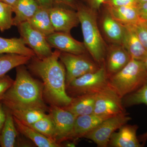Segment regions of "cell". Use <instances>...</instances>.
I'll use <instances>...</instances> for the list:
<instances>
[{"instance_id":"1","label":"cell","mask_w":147,"mask_h":147,"mask_svg":"<svg viewBox=\"0 0 147 147\" xmlns=\"http://www.w3.org/2000/svg\"><path fill=\"white\" fill-rule=\"evenodd\" d=\"M61 51L57 50L49 57L40 59L36 56L29 66L30 69L42 81L44 99L50 105L64 107L72 98L66 92L65 67L60 60Z\"/></svg>"},{"instance_id":"2","label":"cell","mask_w":147,"mask_h":147,"mask_svg":"<svg viewBox=\"0 0 147 147\" xmlns=\"http://www.w3.org/2000/svg\"><path fill=\"white\" fill-rule=\"evenodd\" d=\"M16 68V79L1 101L7 108H33L47 111L42 83L32 77L24 65Z\"/></svg>"},{"instance_id":"3","label":"cell","mask_w":147,"mask_h":147,"mask_svg":"<svg viewBox=\"0 0 147 147\" xmlns=\"http://www.w3.org/2000/svg\"><path fill=\"white\" fill-rule=\"evenodd\" d=\"M76 11L82 28L84 43L93 60L99 66H104L108 44L100 32L98 22V11L78 1Z\"/></svg>"},{"instance_id":"4","label":"cell","mask_w":147,"mask_h":147,"mask_svg":"<svg viewBox=\"0 0 147 147\" xmlns=\"http://www.w3.org/2000/svg\"><path fill=\"white\" fill-rule=\"evenodd\" d=\"M147 77L143 61L131 59L122 69L108 78L109 85L122 98L139 88Z\"/></svg>"},{"instance_id":"5","label":"cell","mask_w":147,"mask_h":147,"mask_svg":"<svg viewBox=\"0 0 147 147\" xmlns=\"http://www.w3.org/2000/svg\"><path fill=\"white\" fill-rule=\"evenodd\" d=\"M109 84L104 66L96 71L86 74L74 79L66 86V92L71 98L85 94H96Z\"/></svg>"},{"instance_id":"6","label":"cell","mask_w":147,"mask_h":147,"mask_svg":"<svg viewBox=\"0 0 147 147\" xmlns=\"http://www.w3.org/2000/svg\"><path fill=\"white\" fill-rule=\"evenodd\" d=\"M60 60L66 69V86L74 79L100 67L88 54L75 55L61 52Z\"/></svg>"},{"instance_id":"7","label":"cell","mask_w":147,"mask_h":147,"mask_svg":"<svg viewBox=\"0 0 147 147\" xmlns=\"http://www.w3.org/2000/svg\"><path fill=\"white\" fill-rule=\"evenodd\" d=\"M130 120L131 118L125 112L113 116L102 122L84 138L93 141L98 147H108L113 133Z\"/></svg>"},{"instance_id":"8","label":"cell","mask_w":147,"mask_h":147,"mask_svg":"<svg viewBox=\"0 0 147 147\" xmlns=\"http://www.w3.org/2000/svg\"><path fill=\"white\" fill-rule=\"evenodd\" d=\"M49 111L55 125V142L61 145L62 142L71 140L76 117L63 107L57 105H50Z\"/></svg>"},{"instance_id":"9","label":"cell","mask_w":147,"mask_h":147,"mask_svg":"<svg viewBox=\"0 0 147 147\" xmlns=\"http://www.w3.org/2000/svg\"><path fill=\"white\" fill-rule=\"evenodd\" d=\"M124 112L122 98L109 84L96 94L94 114L114 116Z\"/></svg>"},{"instance_id":"10","label":"cell","mask_w":147,"mask_h":147,"mask_svg":"<svg viewBox=\"0 0 147 147\" xmlns=\"http://www.w3.org/2000/svg\"><path fill=\"white\" fill-rule=\"evenodd\" d=\"M21 37L40 59L49 57L53 52L47 42L46 37L33 28L28 21L21 23L18 26Z\"/></svg>"},{"instance_id":"11","label":"cell","mask_w":147,"mask_h":147,"mask_svg":"<svg viewBox=\"0 0 147 147\" xmlns=\"http://www.w3.org/2000/svg\"><path fill=\"white\" fill-rule=\"evenodd\" d=\"M98 22L100 32L107 44L122 45L124 26L115 20L104 6L98 11Z\"/></svg>"},{"instance_id":"12","label":"cell","mask_w":147,"mask_h":147,"mask_svg":"<svg viewBox=\"0 0 147 147\" xmlns=\"http://www.w3.org/2000/svg\"><path fill=\"white\" fill-rule=\"evenodd\" d=\"M51 22L55 32L70 33L80 21L76 10L63 6L55 5L49 9Z\"/></svg>"},{"instance_id":"13","label":"cell","mask_w":147,"mask_h":147,"mask_svg":"<svg viewBox=\"0 0 147 147\" xmlns=\"http://www.w3.org/2000/svg\"><path fill=\"white\" fill-rule=\"evenodd\" d=\"M130 59L129 54L123 45L108 44L104 67L108 78L120 71Z\"/></svg>"},{"instance_id":"14","label":"cell","mask_w":147,"mask_h":147,"mask_svg":"<svg viewBox=\"0 0 147 147\" xmlns=\"http://www.w3.org/2000/svg\"><path fill=\"white\" fill-rule=\"evenodd\" d=\"M46 39L52 48L61 52L75 55L89 54L84 42L74 39L70 33L55 32L46 37Z\"/></svg>"},{"instance_id":"15","label":"cell","mask_w":147,"mask_h":147,"mask_svg":"<svg viewBox=\"0 0 147 147\" xmlns=\"http://www.w3.org/2000/svg\"><path fill=\"white\" fill-rule=\"evenodd\" d=\"M137 125H124L117 132L113 133L110 137L108 146L113 147H141L137 136Z\"/></svg>"},{"instance_id":"16","label":"cell","mask_w":147,"mask_h":147,"mask_svg":"<svg viewBox=\"0 0 147 147\" xmlns=\"http://www.w3.org/2000/svg\"><path fill=\"white\" fill-rule=\"evenodd\" d=\"M112 117L113 116L101 115L93 113L76 117L71 140L75 142L80 138H84L85 135L97 127L102 122Z\"/></svg>"},{"instance_id":"17","label":"cell","mask_w":147,"mask_h":147,"mask_svg":"<svg viewBox=\"0 0 147 147\" xmlns=\"http://www.w3.org/2000/svg\"><path fill=\"white\" fill-rule=\"evenodd\" d=\"M122 45L127 51L131 59L143 61L146 57L147 50L142 45L131 25L124 26Z\"/></svg>"},{"instance_id":"18","label":"cell","mask_w":147,"mask_h":147,"mask_svg":"<svg viewBox=\"0 0 147 147\" xmlns=\"http://www.w3.org/2000/svg\"><path fill=\"white\" fill-rule=\"evenodd\" d=\"M102 5L105 7L115 20L123 26L134 25L144 21L140 18L137 7H114L106 4Z\"/></svg>"},{"instance_id":"19","label":"cell","mask_w":147,"mask_h":147,"mask_svg":"<svg viewBox=\"0 0 147 147\" xmlns=\"http://www.w3.org/2000/svg\"><path fill=\"white\" fill-rule=\"evenodd\" d=\"M18 131L38 147H60L61 145L42 135L32 127L25 124L13 117Z\"/></svg>"},{"instance_id":"20","label":"cell","mask_w":147,"mask_h":147,"mask_svg":"<svg viewBox=\"0 0 147 147\" xmlns=\"http://www.w3.org/2000/svg\"><path fill=\"white\" fill-rule=\"evenodd\" d=\"M96 94H85L72 98L71 102L63 107L76 117L93 114L94 111Z\"/></svg>"},{"instance_id":"21","label":"cell","mask_w":147,"mask_h":147,"mask_svg":"<svg viewBox=\"0 0 147 147\" xmlns=\"http://www.w3.org/2000/svg\"><path fill=\"white\" fill-rule=\"evenodd\" d=\"M39 7L35 0H17L12 7L15 14L13 18V26H18L21 23L28 21Z\"/></svg>"},{"instance_id":"22","label":"cell","mask_w":147,"mask_h":147,"mask_svg":"<svg viewBox=\"0 0 147 147\" xmlns=\"http://www.w3.org/2000/svg\"><path fill=\"white\" fill-rule=\"evenodd\" d=\"M5 54H17L31 57L36 56L34 52L27 47L21 37L6 38L0 37V55Z\"/></svg>"},{"instance_id":"23","label":"cell","mask_w":147,"mask_h":147,"mask_svg":"<svg viewBox=\"0 0 147 147\" xmlns=\"http://www.w3.org/2000/svg\"><path fill=\"white\" fill-rule=\"evenodd\" d=\"M3 107L5 112L6 118L0 134V146L2 147H15L18 131L10 110L4 105Z\"/></svg>"},{"instance_id":"24","label":"cell","mask_w":147,"mask_h":147,"mask_svg":"<svg viewBox=\"0 0 147 147\" xmlns=\"http://www.w3.org/2000/svg\"><path fill=\"white\" fill-rule=\"evenodd\" d=\"M49 9L40 6L34 15L28 21L33 28L46 37L55 32L50 19Z\"/></svg>"},{"instance_id":"25","label":"cell","mask_w":147,"mask_h":147,"mask_svg":"<svg viewBox=\"0 0 147 147\" xmlns=\"http://www.w3.org/2000/svg\"><path fill=\"white\" fill-rule=\"evenodd\" d=\"M7 108L10 110L14 117L28 125L36 122L46 115V111L40 108Z\"/></svg>"},{"instance_id":"26","label":"cell","mask_w":147,"mask_h":147,"mask_svg":"<svg viewBox=\"0 0 147 147\" xmlns=\"http://www.w3.org/2000/svg\"><path fill=\"white\" fill-rule=\"evenodd\" d=\"M122 101L124 107L140 104L147 105V77L144 83L138 89L123 98ZM139 140L144 145L147 140V131L139 136Z\"/></svg>"},{"instance_id":"27","label":"cell","mask_w":147,"mask_h":147,"mask_svg":"<svg viewBox=\"0 0 147 147\" xmlns=\"http://www.w3.org/2000/svg\"><path fill=\"white\" fill-rule=\"evenodd\" d=\"M31 57L14 54L0 55V78L12 69L28 63Z\"/></svg>"},{"instance_id":"28","label":"cell","mask_w":147,"mask_h":147,"mask_svg":"<svg viewBox=\"0 0 147 147\" xmlns=\"http://www.w3.org/2000/svg\"><path fill=\"white\" fill-rule=\"evenodd\" d=\"M29 126L32 127L45 137L55 141V125L49 114H46L42 118Z\"/></svg>"},{"instance_id":"29","label":"cell","mask_w":147,"mask_h":147,"mask_svg":"<svg viewBox=\"0 0 147 147\" xmlns=\"http://www.w3.org/2000/svg\"><path fill=\"white\" fill-rule=\"evenodd\" d=\"M12 7L0 1V30L3 32L10 29L13 25Z\"/></svg>"},{"instance_id":"30","label":"cell","mask_w":147,"mask_h":147,"mask_svg":"<svg viewBox=\"0 0 147 147\" xmlns=\"http://www.w3.org/2000/svg\"><path fill=\"white\" fill-rule=\"evenodd\" d=\"M140 42L147 50V26L144 21L132 25Z\"/></svg>"},{"instance_id":"31","label":"cell","mask_w":147,"mask_h":147,"mask_svg":"<svg viewBox=\"0 0 147 147\" xmlns=\"http://www.w3.org/2000/svg\"><path fill=\"white\" fill-rule=\"evenodd\" d=\"M103 4L114 7L130 6L137 7L139 2L138 0H107Z\"/></svg>"},{"instance_id":"32","label":"cell","mask_w":147,"mask_h":147,"mask_svg":"<svg viewBox=\"0 0 147 147\" xmlns=\"http://www.w3.org/2000/svg\"><path fill=\"white\" fill-rule=\"evenodd\" d=\"M14 80L8 75H5L0 78V100H1L6 92L11 87Z\"/></svg>"},{"instance_id":"33","label":"cell","mask_w":147,"mask_h":147,"mask_svg":"<svg viewBox=\"0 0 147 147\" xmlns=\"http://www.w3.org/2000/svg\"><path fill=\"white\" fill-rule=\"evenodd\" d=\"M107 0H81L87 6L93 10L98 11Z\"/></svg>"},{"instance_id":"34","label":"cell","mask_w":147,"mask_h":147,"mask_svg":"<svg viewBox=\"0 0 147 147\" xmlns=\"http://www.w3.org/2000/svg\"><path fill=\"white\" fill-rule=\"evenodd\" d=\"M78 0H54L56 5L63 6L76 10Z\"/></svg>"},{"instance_id":"35","label":"cell","mask_w":147,"mask_h":147,"mask_svg":"<svg viewBox=\"0 0 147 147\" xmlns=\"http://www.w3.org/2000/svg\"><path fill=\"white\" fill-rule=\"evenodd\" d=\"M137 8L140 18L146 21L147 20V2L139 3Z\"/></svg>"},{"instance_id":"36","label":"cell","mask_w":147,"mask_h":147,"mask_svg":"<svg viewBox=\"0 0 147 147\" xmlns=\"http://www.w3.org/2000/svg\"><path fill=\"white\" fill-rule=\"evenodd\" d=\"M5 118V112L4 108L3 105L1 100H0V134L4 124Z\"/></svg>"},{"instance_id":"37","label":"cell","mask_w":147,"mask_h":147,"mask_svg":"<svg viewBox=\"0 0 147 147\" xmlns=\"http://www.w3.org/2000/svg\"><path fill=\"white\" fill-rule=\"evenodd\" d=\"M40 6L50 8L55 5L54 0H35Z\"/></svg>"},{"instance_id":"38","label":"cell","mask_w":147,"mask_h":147,"mask_svg":"<svg viewBox=\"0 0 147 147\" xmlns=\"http://www.w3.org/2000/svg\"><path fill=\"white\" fill-rule=\"evenodd\" d=\"M16 1L17 0H0L1 1L11 6L12 7L16 2Z\"/></svg>"},{"instance_id":"39","label":"cell","mask_w":147,"mask_h":147,"mask_svg":"<svg viewBox=\"0 0 147 147\" xmlns=\"http://www.w3.org/2000/svg\"><path fill=\"white\" fill-rule=\"evenodd\" d=\"M143 63H144V64L146 67V68L147 69V56L144 59L143 61Z\"/></svg>"},{"instance_id":"40","label":"cell","mask_w":147,"mask_h":147,"mask_svg":"<svg viewBox=\"0 0 147 147\" xmlns=\"http://www.w3.org/2000/svg\"><path fill=\"white\" fill-rule=\"evenodd\" d=\"M139 1V3L145 2H147V0H138Z\"/></svg>"},{"instance_id":"41","label":"cell","mask_w":147,"mask_h":147,"mask_svg":"<svg viewBox=\"0 0 147 147\" xmlns=\"http://www.w3.org/2000/svg\"><path fill=\"white\" fill-rule=\"evenodd\" d=\"M145 24H146V26H147V20H146V21H145Z\"/></svg>"}]
</instances>
